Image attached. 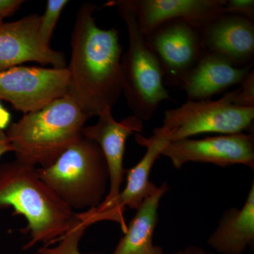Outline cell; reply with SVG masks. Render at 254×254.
<instances>
[{
    "mask_svg": "<svg viewBox=\"0 0 254 254\" xmlns=\"http://www.w3.org/2000/svg\"><path fill=\"white\" fill-rule=\"evenodd\" d=\"M88 226L78 220L59 240L55 247L45 245L36 251V254H81L79 243Z\"/></svg>",
    "mask_w": 254,
    "mask_h": 254,
    "instance_id": "cell-18",
    "label": "cell"
},
{
    "mask_svg": "<svg viewBox=\"0 0 254 254\" xmlns=\"http://www.w3.org/2000/svg\"><path fill=\"white\" fill-rule=\"evenodd\" d=\"M67 68L14 66L0 71V100L23 115L38 111L67 95Z\"/></svg>",
    "mask_w": 254,
    "mask_h": 254,
    "instance_id": "cell-9",
    "label": "cell"
},
{
    "mask_svg": "<svg viewBox=\"0 0 254 254\" xmlns=\"http://www.w3.org/2000/svg\"><path fill=\"white\" fill-rule=\"evenodd\" d=\"M24 2L23 0H0V18L14 15Z\"/></svg>",
    "mask_w": 254,
    "mask_h": 254,
    "instance_id": "cell-22",
    "label": "cell"
},
{
    "mask_svg": "<svg viewBox=\"0 0 254 254\" xmlns=\"http://www.w3.org/2000/svg\"><path fill=\"white\" fill-rule=\"evenodd\" d=\"M14 208L27 220V250L37 244L52 245L78 220L76 213L36 173V168L17 160L0 165V208Z\"/></svg>",
    "mask_w": 254,
    "mask_h": 254,
    "instance_id": "cell-2",
    "label": "cell"
},
{
    "mask_svg": "<svg viewBox=\"0 0 254 254\" xmlns=\"http://www.w3.org/2000/svg\"><path fill=\"white\" fill-rule=\"evenodd\" d=\"M89 118L68 95L38 111L25 114L5 131L16 160L46 168L83 137Z\"/></svg>",
    "mask_w": 254,
    "mask_h": 254,
    "instance_id": "cell-3",
    "label": "cell"
},
{
    "mask_svg": "<svg viewBox=\"0 0 254 254\" xmlns=\"http://www.w3.org/2000/svg\"><path fill=\"white\" fill-rule=\"evenodd\" d=\"M234 95L232 91L217 100H187L179 108L165 111L162 127L168 132L170 142L205 133H254V108L234 105Z\"/></svg>",
    "mask_w": 254,
    "mask_h": 254,
    "instance_id": "cell-6",
    "label": "cell"
},
{
    "mask_svg": "<svg viewBox=\"0 0 254 254\" xmlns=\"http://www.w3.org/2000/svg\"><path fill=\"white\" fill-rule=\"evenodd\" d=\"M41 15L35 13L17 21L0 23V71L26 63L66 68L64 53L50 48L38 35Z\"/></svg>",
    "mask_w": 254,
    "mask_h": 254,
    "instance_id": "cell-11",
    "label": "cell"
},
{
    "mask_svg": "<svg viewBox=\"0 0 254 254\" xmlns=\"http://www.w3.org/2000/svg\"><path fill=\"white\" fill-rule=\"evenodd\" d=\"M253 67L240 68L220 55L205 50L180 88L188 100H210L230 87L242 84Z\"/></svg>",
    "mask_w": 254,
    "mask_h": 254,
    "instance_id": "cell-15",
    "label": "cell"
},
{
    "mask_svg": "<svg viewBox=\"0 0 254 254\" xmlns=\"http://www.w3.org/2000/svg\"><path fill=\"white\" fill-rule=\"evenodd\" d=\"M104 6L118 7L128 31V48L121 60L123 93L133 115L148 121L162 102L172 100L164 85L163 68L140 32L134 13L121 0H111Z\"/></svg>",
    "mask_w": 254,
    "mask_h": 254,
    "instance_id": "cell-5",
    "label": "cell"
},
{
    "mask_svg": "<svg viewBox=\"0 0 254 254\" xmlns=\"http://www.w3.org/2000/svg\"><path fill=\"white\" fill-rule=\"evenodd\" d=\"M165 254H219L218 253H213V252H208L200 247L196 246H190L187 247L185 250L177 251L172 253Z\"/></svg>",
    "mask_w": 254,
    "mask_h": 254,
    "instance_id": "cell-25",
    "label": "cell"
},
{
    "mask_svg": "<svg viewBox=\"0 0 254 254\" xmlns=\"http://www.w3.org/2000/svg\"><path fill=\"white\" fill-rule=\"evenodd\" d=\"M232 103L240 108H254V71L252 69L242 82L240 88L235 90Z\"/></svg>",
    "mask_w": 254,
    "mask_h": 254,
    "instance_id": "cell-20",
    "label": "cell"
},
{
    "mask_svg": "<svg viewBox=\"0 0 254 254\" xmlns=\"http://www.w3.org/2000/svg\"><path fill=\"white\" fill-rule=\"evenodd\" d=\"M36 173L66 204L76 210H91L105 199L109 171L98 143L85 137L60 158Z\"/></svg>",
    "mask_w": 254,
    "mask_h": 254,
    "instance_id": "cell-4",
    "label": "cell"
},
{
    "mask_svg": "<svg viewBox=\"0 0 254 254\" xmlns=\"http://www.w3.org/2000/svg\"><path fill=\"white\" fill-rule=\"evenodd\" d=\"M98 5L87 2L76 13L66 66L67 95L89 118L113 109L123 94V46L116 28L103 29L94 14Z\"/></svg>",
    "mask_w": 254,
    "mask_h": 254,
    "instance_id": "cell-1",
    "label": "cell"
},
{
    "mask_svg": "<svg viewBox=\"0 0 254 254\" xmlns=\"http://www.w3.org/2000/svg\"><path fill=\"white\" fill-rule=\"evenodd\" d=\"M162 155L170 159L178 170L190 162L214 164L222 168L239 164L254 170V133L243 132L170 142Z\"/></svg>",
    "mask_w": 254,
    "mask_h": 254,
    "instance_id": "cell-10",
    "label": "cell"
},
{
    "mask_svg": "<svg viewBox=\"0 0 254 254\" xmlns=\"http://www.w3.org/2000/svg\"><path fill=\"white\" fill-rule=\"evenodd\" d=\"M135 139L138 144L146 148L145 155L134 167L126 170V187L114 199L102 203L96 208L76 213L78 220L87 226L95 222L109 220L120 224L125 233L127 225L124 213L127 208L137 210L147 197L158 190V187L149 181L150 173L157 159L170 143V135L161 127L155 128L153 136L150 138L136 133Z\"/></svg>",
    "mask_w": 254,
    "mask_h": 254,
    "instance_id": "cell-7",
    "label": "cell"
},
{
    "mask_svg": "<svg viewBox=\"0 0 254 254\" xmlns=\"http://www.w3.org/2000/svg\"><path fill=\"white\" fill-rule=\"evenodd\" d=\"M207 50L220 55L237 67H253L254 21L222 14L201 28Z\"/></svg>",
    "mask_w": 254,
    "mask_h": 254,
    "instance_id": "cell-14",
    "label": "cell"
},
{
    "mask_svg": "<svg viewBox=\"0 0 254 254\" xmlns=\"http://www.w3.org/2000/svg\"><path fill=\"white\" fill-rule=\"evenodd\" d=\"M11 115L0 103V131H4L11 125Z\"/></svg>",
    "mask_w": 254,
    "mask_h": 254,
    "instance_id": "cell-23",
    "label": "cell"
},
{
    "mask_svg": "<svg viewBox=\"0 0 254 254\" xmlns=\"http://www.w3.org/2000/svg\"><path fill=\"white\" fill-rule=\"evenodd\" d=\"M68 3L67 0H48L44 14L41 15L38 35L46 46H50L55 28L62 12Z\"/></svg>",
    "mask_w": 254,
    "mask_h": 254,
    "instance_id": "cell-19",
    "label": "cell"
},
{
    "mask_svg": "<svg viewBox=\"0 0 254 254\" xmlns=\"http://www.w3.org/2000/svg\"><path fill=\"white\" fill-rule=\"evenodd\" d=\"M9 152H12L9 139L5 131H0V158Z\"/></svg>",
    "mask_w": 254,
    "mask_h": 254,
    "instance_id": "cell-24",
    "label": "cell"
},
{
    "mask_svg": "<svg viewBox=\"0 0 254 254\" xmlns=\"http://www.w3.org/2000/svg\"><path fill=\"white\" fill-rule=\"evenodd\" d=\"M144 38L163 68L164 83L169 86L180 88L206 50L201 29L185 20L166 21Z\"/></svg>",
    "mask_w": 254,
    "mask_h": 254,
    "instance_id": "cell-8",
    "label": "cell"
},
{
    "mask_svg": "<svg viewBox=\"0 0 254 254\" xmlns=\"http://www.w3.org/2000/svg\"><path fill=\"white\" fill-rule=\"evenodd\" d=\"M2 19H1V18H0V23L2 22Z\"/></svg>",
    "mask_w": 254,
    "mask_h": 254,
    "instance_id": "cell-26",
    "label": "cell"
},
{
    "mask_svg": "<svg viewBox=\"0 0 254 254\" xmlns=\"http://www.w3.org/2000/svg\"><path fill=\"white\" fill-rule=\"evenodd\" d=\"M169 189L168 183L164 182L153 194L143 200L112 254H165L163 247L153 245V237L158 223L159 203Z\"/></svg>",
    "mask_w": 254,
    "mask_h": 254,
    "instance_id": "cell-17",
    "label": "cell"
},
{
    "mask_svg": "<svg viewBox=\"0 0 254 254\" xmlns=\"http://www.w3.org/2000/svg\"><path fill=\"white\" fill-rule=\"evenodd\" d=\"M98 117V122L95 125L83 128V136L98 143L106 160L110 190L103 203H107L121 191L126 172L123 160L127 138L133 133H142L144 125L143 122L134 115L116 121L110 108H105Z\"/></svg>",
    "mask_w": 254,
    "mask_h": 254,
    "instance_id": "cell-12",
    "label": "cell"
},
{
    "mask_svg": "<svg viewBox=\"0 0 254 254\" xmlns=\"http://www.w3.org/2000/svg\"><path fill=\"white\" fill-rule=\"evenodd\" d=\"M208 244L219 254H243L254 244V182L242 208L222 214Z\"/></svg>",
    "mask_w": 254,
    "mask_h": 254,
    "instance_id": "cell-16",
    "label": "cell"
},
{
    "mask_svg": "<svg viewBox=\"0 0 254 254\" xmlns=\"http://www.w3.org/2000/svg\"><path fill=\"white\" fill-rule=\"evenodd\" d=\"M134 13L140 32L145 36L159 25L182 19L203 28L223 14L226 0H121Z\"/></svg>",
    "mask_w": 254,
    "mask_h": 254,
    "instance_id": "cell-13",
    "label": "cell"
},
{
    "mask_svg": "<svg viewBox=\"0 0 254 254\" xmlns=\"http://www.w3.org/2000/svg\"><path fill=\"white\" fill-rule=\"evenodd\" d=\"M223 14L235 15L254 21V0H226Z\"/></svg>",
    "mask_w": 254,
    "mask_h": 254,
    "instance_id": "cell-21",
    "label": "cell"
}]
</instances>
